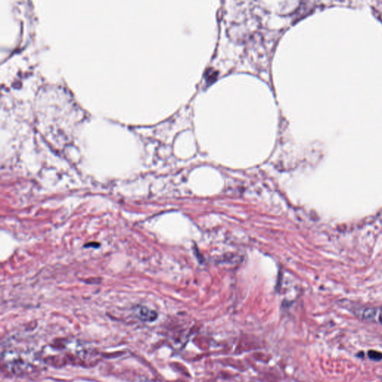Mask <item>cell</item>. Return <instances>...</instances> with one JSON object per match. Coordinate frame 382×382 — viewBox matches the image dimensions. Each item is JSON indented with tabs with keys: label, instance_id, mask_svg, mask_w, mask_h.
<instances>
[{
	"label": "cell",
	"instance_id": "3",
	"mask_svg": "<svg viewBox=\"0 0 382 382\" xmlns=\"http://www.w3.org/2000/svg\"><path fill=\"white\" fill-rule=\"evenodd\" d=\"M135 312L136 316L143 322H153L157 317L155 311L144 306L136 307Z\"/></svg>",
	"mask_w": 382,
	"mask_h": 382
},
{
	"label": "cell",
	"instance_id": "1",
	"mask_svg": "<svg viewBox=\"0 0 382 382\" xmlns=\"http://www.w3.org/2000/svg\"><path fill=\"white\" fill-rule=\"evenodd\" d=\"M41 357L44 362L58 367L68 364L90 365L97 359L91 349H87L75 340L55 342L44 348Z\"/></svg>",
	"mask_w": 382,
	"mask_h": 382
},
{
	"label": "cell",
	"instance_id": "2",
	"mask_svg": "<svg viewBox=\"0 0 382 382\" xmlns=\"http://www.w3.org/2000/svg\"><path fill=\"white\" fill-rule=\"evenodd\" d=\"M3 364L11 373L17 375L33 373L39 367L42 361L41 355L33 353L28 348H18L9 345L2 353Z\"/></svg>",
	"mask_w": 382,
	"mask_h": 382
},
{
	"label": "cell",
	"instance_id": "4",
	"mask_svg": "<svg viewBox=\"0 0 382 382\" xmlns=\"http://www.w3.org/2000/svg\"><path fill=\"white\" fill-rule=\"evenodd\" d=\"M367 356L372 361H379L382 360V353L375 350H370L367 353Z\"/></svg>",
	"mask_w": 382,
	"mask_h": 382
}]
</instances>
